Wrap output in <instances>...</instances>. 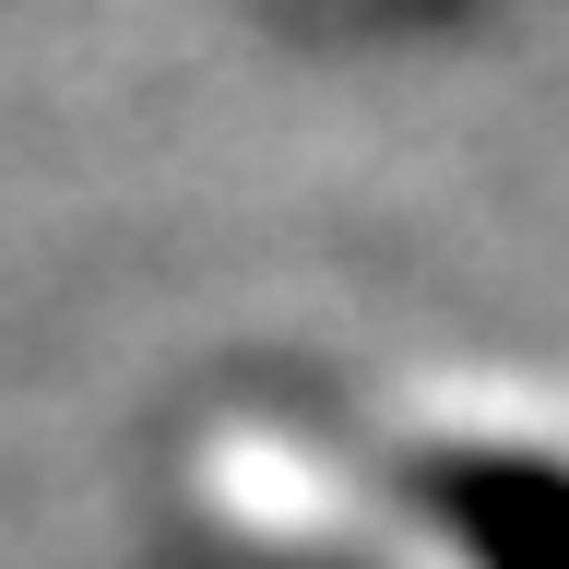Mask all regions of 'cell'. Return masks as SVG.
I'll list each match as a JSON object with an SVG mask.
<instances>
[{
    "instance_id": "1",
    "label": "cell",
    "mask_w": 569,
    "mask_h": 569,
    "mask_svg": "<svg viewBox=\"0 0 569 569\" xmlns=\"http://www.w3.org/2000/svg\"><path fill=\"white\" fill-rule=\"evenodd\" d=\"M439 498H451L487 569H569V475L558 462H439Z\"/></svg>"
}]
</instances>
